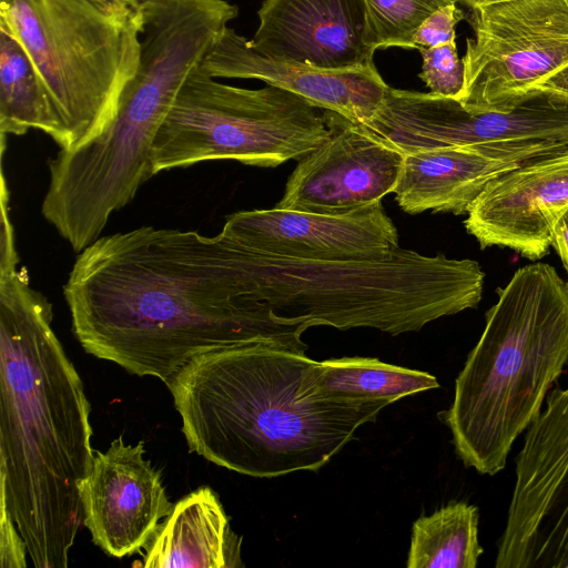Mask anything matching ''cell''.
<instances>
[{
	"instance_id": "6da1fadb",
	"label": "cell",
	"mask_w": 568,
	"mask_h": 568,
	"mask_svg": "<svg viewBox=\"0 0 568 568\" xmlns=\"http://www.w3.org/2000/svg\"><path fill=\"white\" fill-rule=\"evenodd\" d=\"M84 351L166 383L193 357L271 341L305 353L307 324L241 292L240 246L222 231L141 226L82 250L63 285Z\"/></svg>"
},
{
	"instance_id": "7a4b0ae2",
	"label": "cell",
	"mask_w": 568,
	"mask_h": 568,
	"mask_svg": "<svg viewBox=\"0 0 568 568\" xmlns=\"http://www.w3.org/2000/svg\"><path fill=\"white\" fill-rule=\"evenodd\" d=\"M24 270L0 273V510L37 568H65L84 526L90 404Z\"/></svg>"
},
{
	"instance_id": "3957f363",
	"label": "cell",
	"mask_w": 568,
	"mask_h": 568,
	"mask_svg": "<svg viewBox=\"0 0 568 568\" xmlns=\"http://www.w3.org/2000/svg\"><path fill=\"white\" fill-rule=\"evenodd\" d=\"M317 372L305 353L256 341L202 353L165 384L191 452L272 478L320 469L388 405L327 396Z\"/></svg>"
},
{
	"instance_id": "277c9868",
	"label": "cell",
	"mask_w": 568,
	"mask_h": 568,
	"mask_svg": "<svg viewBox=\"0 0 568 568\" xmlns=\"http://www.w3.org/2000/svg\"><path fill=\"white\" fill-rule=\"evenodd\" d=\"M439 414L466 467L493 476L538 417L568 363V283L547 263L515 272Z\"/></svg>"
},
{
	"instance_id": "5b68a950",
	"label": "cell",
	"mask_w": 568,
	"mask_h": 568,
	"mask_svg": "<svg viewBox=\"0 0 568 568\" xmlns=\"http://www.w3.org/2000/svg\"><path fill=\"white\" fill-rule=\"evenodd\" d=\"M146 0H0V28L32 59L73 150L112 120L140 62Z\"/></svg>"
},
{
	"instance_id": "8992f818",
	"label": "cell",
	"mask_w": 568,
	"mask_h": 568,
	"mask_svg": "<svg viewBox=\"0 0 568 568\" xmlns=\"http://www.w3.org/2000/svg\"><path fill=\"white\" fill-rule=\"evenodd\" d=\"M329 110L266 84H226L194 68L152 143L153 174L209 160L275 168L300 161L331 134Z\"/></svg>"
},
{
	"instance_id": "52a82bcc",
	"label": "cell",
	"mask_w": 568,
	"mask_h": 568,
	"mask_svg": "<svg viewBox=\"0 0 568 568\" xmlns=\"http://www.w3.org/2000/svg\"><path fill=\"white\" fill-rule=\"evenodd\" d=\"M470 10L465 109L510 110L568 64V0H505Z\"/></svg>"
},
{
	"instance_id": "ba28073f",
	"label": "cell",
	"mask_w": 568,
	"mask_h": 568,
	"mask_svg": "<svg viewBox=\"0 0 568 568\" xmlns=\"http://www.w3.org/2000/svg\"><path fill=\"white\" fill-rule=\"evenodd\" d=\"M403 154L443 146L552 145L568 149V97L531 88L507 111H469L453 98L388 88L358 124Z\"/></svg>"
},
{
	"instance_id": "9c48e42d",
	"label": "cell",
	"mask_w": 568,
	"mask_h": 568,
	"mask_svg": "<svg viewBox=\"0 0 568 568\" xmlns=\"http://www.w3.org/2000/svg\"><path fill=\"white\" fill-rule=\"evenodd\" d=\"M496 568H568V386L527 428Z\"/></svg>"
},
{
	"instance_id": "30bf717a",
	"label": "cell",
	"mask_w": 568,
	"mask_h": 568,
	"mask_svg": "<svg viewBox=\"0 0 568 568\" xmlns=\"http://www.w3.org/2000/svg\"><path fill=\"white\" fill-rule=\"evenodd\" d=\"M328 121L331 134L298 161L275 207L341 215L394 193L404 154L333 111Z\"/></svg>"
},
{
	"instance_id": "8fae6325",
	"label": "cell",
	"mask_w": 568,
	"mask_h": 568,
	"mask_svg": "<svg viewBox=\"0 0 568 568\" xmlns=\"http://www.w3.org/2000/svg\"><path fill=\"white\" fill-rule=\"evenodd\" d=\"M222 232L261 254L306 260H382L399 247L382 202L341 215L275 206L240 211L226 217Z\"/></svg>"
},
{
	"instance_id": "7c38bea8",
	"label": "cell",
	"mask_w": 568,
	"mask_h": 568,
	"mask_svg": "<svg viewBox=\"0 0 568 568\" xmlns=\"http://www.w3.org/2000/svg\"><path fill=\"white\" fill-rule=\"evenodd\" d=\"M144 453L143 442L129 445L120 436L97 452L81 486L84 526L93 542L116 558L144 549L173 507L161 470Z\"/></svg>"
},
{
	"instance_id": "4fadbf2b",
	"label": "cell",
	"mask_w": 568,
	"mask_h": 568,
	"mask_svg": "<svg viewBox=\"0 0 568 568\" xmlns=\"http://www.w3.org/2000/svg\"><path fill=\"white\" fill-rule=\"evenodd\" d=\"M568 209V150L524 162L490 180L464 225L481 248L508 247L535 261L547 254Z\"/></svg>"
},
{
	"instance_id": "5bb4252c",
	"label": "cell",
	"mask_w": 568,
	"mask_h": 568,
	"mask_svg": "<svg viewBox=\"0 0 568 568\" xmlns=\"http://www.w3.org/2000/svg\"><path fill=\"white\" fill-rule=\"evenodd\" d=\"M200 65L216 79H253L282 88L356 124L374 116L389 88L375 65L331 70L265 55L230 27Z\"/></svg>"
},
{
	"instance_id": "9a60e30c",
	"label": "cell",
	"mask_w": 568,
	"mask_h": 568,
	"mask_svg": "<svg viewBox=\"0 0 568 568\" xmlns=\"http://www.w3.org/2000/svg\"><path fill=\"white\" fill-rule=\"evenodd\" d=\"M252 47L324 69L373 67L364 43V0H264Z\"/></svg>"
},
{
	"instance_id": "2e32d148",
	"label": "cell",
	"mask_w": 568,
	"mask_h": 568,
	"mask_svg": "<svg viewBox=\"0 0 568 568\" xmlns=\"http://www.w3.org/2000/svg\"><path fill=\"white\" fill-rule=\"evenodd\" d=\"M567 150L552 145L443 146L407 153L394 190L395 200L408 214H467L494 178L524 162Z\"/></svg>"
},
{
	"instance_id": "e0dca14e",
	"label": "cell",
	"mask_w": 568,
	"mask_h": 568,
	"mask_svg": "<svg viewBox=\"0 0 568 568\" xmlns=\"http://www.w3.org/2000/svg\"><path fill=\"white\" fill-rule=\"evenodd\" d=\"M148 568L242 567L241 537L210 487H200L175 505L144 547Z\"/></svg>"
},
{
	"instance_id": "ac0fdd59",
	"label": "cell",
	"mask_w": 568,
	"mask_h": 568,
	"mask_svg": "<svg viewBox=\"0 0 568 568\" xmlns=\"http://www.w3.org/2000/svg\"><path fill=\"white\" fill-rule=\"evenodd\" d=\"M40 130L55 142L59 126L40 74L20 41L0 28V132Z\"/></svg>"
},
{
	"instance_id": "d6986e66",
	"label": "cell",
	"mask_w": 568,
	"mask_h": 568,
	"mask_svg": "<svg viewBox=\"0 0 568 568\" xmlns=\"http://www.w3.org/2000/svg\"><path fill=\"white\" fill-rule=\"evenodd\" d=\"M317 383L331 397L355 402H385L439 387L427 372L372 357H342L318 362Z\"/></svg>"
},
{
	"instance_id": "ffe728a7",
	"label": "cell",
	"mask_w": 568,
	"mask_h": 568,
	"mask_svg": "<svg viewBox=\"0 0 568 568\" xmlns=\"http://www.w3.org/2000/svg\"><path fill=\"white\" fill-rule=\"evenodd\" d=\"M478 508L453 501L412 528L408 568H475L484 549L478 538Z\"/></svg>"
},
{
	"instance_id": "44dd1931",
	"label": "cell",
	"mask_w": 568,
	"mask_h": 568,
	"mask_svg": "<svg viewBox=\"0 0 568 568\" xmlns=\"http://www.w3.org/2000/svg\"><path fill=\"white\" fill-rule=\"evenodd\" d=\"M458 0H364V43L376 51L392 47L413 49L420 24L436 10Z\"/></svg>"
},
{
	"instance_id": "7402d4cb",
	"label": "cell",
	"mask_w": 568,
	"mask_h": 568,
	"mask_svg": "<svg viewBox=\"0 0 568 568\" xmlns=\"http://www.w3.org/2000/svg\"><path fill=\"white\" fill-rule=\"evenodd\" d=\"M418 51L423 61L419 78L430 92L459 101L464 92L465 68L456 41L419 48Z\"/></svg>"
},
{
	"instance_id": "603a6c76",
	"label": "cell",
	"mask_w": 568,
	"mask_h": 568,
	"mask_svg": "<svg viewBox=\"0 0 568 568\" xmlns=\"http://www.w3.org/2000/svg\"><path fill=\"white\" fill-rule=\"evenodd\" d=\"M465 19L457 3L447 4L433 12L415 32L413 49L438 47L456 41V26Z\"/></svg>"
},
{
	"instance_id": "cb8c5ba5",
	"label": "cell",
	"mask_w": 568,
	"mask_h": 568,
	"mask_svg": "<svg viewBox=\"0 0 568 568\" xmlns=\"http://www.w3.org/2000/svg\"><path fill=\"white\" fill-rule=\"evenodd\" d=\"M26 542L21 537L13 519L0 510V566L2 568H21L27 566Z\"/></svg>"
},
{
	"instance_id": "d4e9b609",
	"label": "cell",
	"mask_w": 568,
	"mask_h": 568,
	"mask_svg": "<svg viewBox=\"0 0 568 568\" xmlns=\"http://www.w3.org/2000/svg\"><path fill=\"white\" fill-rule=\"evenodd\" d=\"M1 239H0V273L18 270L19 256L14 244L13 226L10 220V194L3 171L1 172Z\"/></svg>"
},
{
	"instance_id": "484cf974",
	"label": "cell",
	"mask_w": 568,
	"mask_h": 568,
	"mask_svg": "<svg viewBox=\"0 0 568 568\" xmlns=\"http://www.w3.org/2000/svg\"><path fill=\"white\" fill-rule=\"evenodd\" d=\"M551 245L557 251L568 272V209L561 214L554 226Z\"/></svg>"
},
{
	"instance_id": "4316f807",
	"label": "cell",
	"mask_w": 568,
	"mask_h": 568,
	"mask_svg": "<svg viewBox=\"0 0 568 568\" xmlns=\"http://www.w3.org/2000/svg\"><path fill=\"white\" fill-rule=\"evenodd\" d=\"M534 88L568 97V64L536 84Z\"/></svg>"
},
{
	"instance_id": "83f0119b",
	"label": "cell",
	"mask_w": 568,
	"mask_h": 568,
	"mask_svg": "<svg viewBox=\"0 0 568 568\" xmlns=\"http://www.w3.org/2000/svg\"><path fill=\"white\" fill-rule=\"evenodd\" d=\"M499 1H505V0H458V2L466 4L470 9L477 8L483 4H489V3H495V2H499Z\"/></svg>"
}]
</instances>
